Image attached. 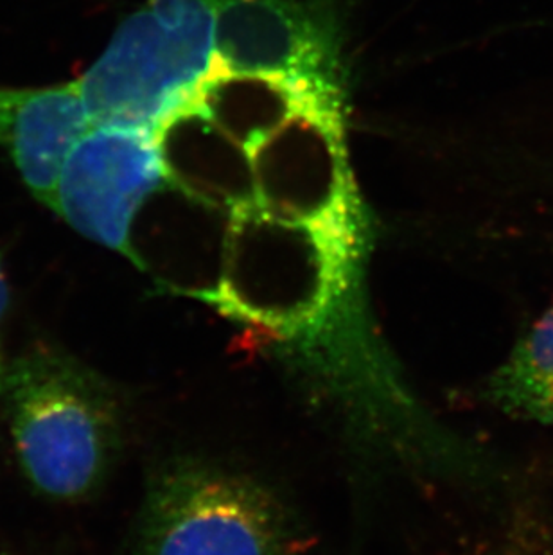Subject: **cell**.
<instances>
[{
	"label": "cell",
	"instance_id": "cell-1",
	"mask_svg": "<svg viewBox=\"0 0 553 555\" xmlns=\"http://www.w3.org/2000/svg\"><path fill=\"white\" fill-rule=\"evenodd\" d=\"M369 237L284 220L259 205L234 210L223 275L210 302L272 341L365 409L391 403L404 383L377 341L363 295Z\"/></svg>",
	"mask_w": 553,
	"mask_h": 555
},
{
	"label": "cell",
	"instance_id": "cell-2",
	"mask_svg": "<svg viewBox=\"0 0 553 555\" xmlns=\"http://www.w3.org/2000/svg\"><path fill=\"white\" fill-rule=\"evenodd\" d=\"M11 444L27 482L53 502H79L112 472L119 401L105 379L67 352L35 346L10 360L0 390Z\"/></svg>",
	"mask_w": 553,
	"mask_h": 555
},
{
	"label": "cell",
	"instance_id": "cell-3",
	"mask_svg": "<svg viewBox=\"0 0 553 555\" xmlns=\"http://www.w3.org/2000/svg\"><path fill=\"white\" fill-rule=\"evenodd\" d=\"M286 503L256 478L198 459L155 473L136 525L133 555H304Z\"/></svg>",
	"mask_w": 553,
	"mask_h": 555
},
{
	"label": "cell",
	"instance_id": "cell-4",
	"mask_svg": "<svg viewBox=\"0 0 553 555\" xmlns=\"http://www.w3.org/2000/svg\"><path fill=\"white\" fill-rule=\"evenodd\" d=\"M215 65V0H152L76 79L92 125L155 130Z\"/></svg>",
	"mask_w": 553,
	"mask_h": 555
},
{
	"label": "cell",
	"instance_id": "cell-5",
	"mask_svg": "<svg viewBox=\"0 0 553 555\" xmlns=\"http://www.w3.org/2000/svg\"><path fill=\"white\" fill-rule=\"evenodd\" d=\"M257 205L284 220L369 237L345 147L338 95H325L290 117L252 150Z\"/></svg>",
	"mask_w": 553,
	"mask_h": 555
},
{
	"label": "cell",
	"instance_id": "cell-6",
	"mask_svg": "<svg viewBox=\"0 0 553 555\" xmlns=\"http://www.w3.org/2000/svg\"><path fill=\"white\" fill-rule=\"evenodd\" d=\"M163 177L153 130L94 125L68 155L49 209L90 242L126 256L137 212Z\"/></svg>",
	"mask_w": 553,
	"mask_h": 555
},
{
	"label": "cell",
	"instance_id": "cell-7",
	"mask_svg": "<svg viewBox=\"0 0 553 555\" xmlns=\"http://www.w3.org/2000/svg\"><path fill=\"white\" fill-rule=\"evenodd\" d=\"M232 212L169 180L137 212L126 257L158 286L210 305L220 289Z\"/></svg>",
	"mask_w": 553,
	"mask_h": 555
},
{
	"label": "cell",
	"instance_id": "cell-8",
	"mask_svg": "<svg viewBox=\"0 0 553 555\" xmlns=\"http://www.w3.org/2000/svg\"><path fill=\"white\" fill-rule=\"evenodd\" d=\"M215 67L333 83L330 43L295 0H215Z\"/></svg>",
	"mask_w": 553,
	"mask_h": 555
},
{
	"label": "cell",
	"instance_id": "cell-9",
	"mask_svg": "<svg viewBox=\"0 0 553 555\" xmlns=\"http://www.w3.org/2000/svg\"><path fill=\"white\" fill-rule=\"evenodd\" d=\"M92 126L78 81L0 87V147L48 209L68 155Z\"/></svg>",
	"mask_w": 553,
	"mask_h": 555
},
{
	"label": "cell",
	"instance_id": "cell-10",
	"mask_svg": "<svg viewBox=\"0 0 553 555\" xmlns=\"http://www.w3.org/2000/svg\"><path fill=\"white\" fill-rule=\"evenodd\" d=\"M153 135L171 184L230 212L257 204L252 155L191 101L158 122Z\"/></svg>",
	"mask_w": 553,
	"mask_h": 555
},
{
	"label": "cell",
	"instance_id": "cell-11",
	"mask_svg": "<svg viewBox=\"0 0 553 555\" xmlns=\"http://www.w3.org/2000/svg\"><path fill=\"white\" fill-rule=\"evenodd\" d=\"M334 85L273 74L216 70L194 90L191 103L246 150H256L290 117L325 95Z\"/></svg>",
	"mask_w": 553,
	"mask_h": 555
},
{
	"label": "cell",
	"instance_id": "cell-12",
	"mask_svg": "<svg viewBox=\"0 0 553 555\" xmlns=\"http://www.w3.org/2000/svg\"><path fill=\"white\" fill-rule=\"evenodd\" d=\"M487 398L505 415L553 428V305L492 372Z\"/></svg>",
	"mask_w": 553,
	"mask_h": 555
},
{
	"label": "cell",
	"instance_id": "cell-13",
	"mask_svg": "<svg viewBox=\"0 0 553 555\" xmlns=\"http://www.w3.org/2000/svg\"><path fill=\"white\" fill-rule=\"evenodd\" d=\"M8 308H10V284H8L2 256H0V390L4 385L5 371L10 365V360L5 358L4 352V322Z\"/></svg>",
	"mask_w": 553,
	"mask_h": 555
}]
</instances>
